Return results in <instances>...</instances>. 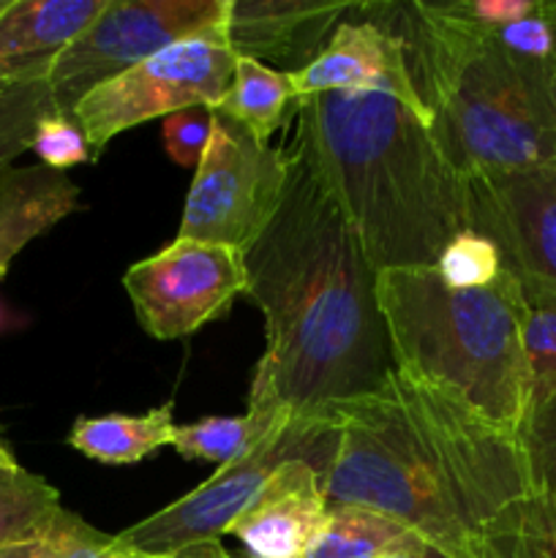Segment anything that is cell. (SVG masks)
I'll return each instance as SVG.
<instances>
[{"instance_id": "1", "label": "cell", "mask_w": 556, "mask_h": 558, "mask_svg": "<svg viewBox=\"0 0 556 558\" xmlns=\"http://www.w3.org/2000/svg\"><path fill=\"white\" fill-rule=\"evenodd\" d=\"M243 262L245 298L265 316L249 403L325 420L396 371L376 270L298 140L281 205Z\"/></svg>"}, {"instance_id": "2", "label": "cell", "mask_w": 556, "mask_h": 558, "mask_svg": "<svg viewBox=\"0 0 556 558\" xmlns=\"http://www.w3.org/2000/svg\"><path fill=\"white\" fill-rule=\"evenodd\" d=\"M327 417V501L385 512L447 558H478L483 529L532 494L518 434L403 371Z\"/></svg>"}, {"instance_id": "3", "label": "cell", "mask_w": 556, "mask_h": 558, "mask_svg": "<svg viewBox=\"0 0 556 558\" xmlns=\"http://www.w3.org/2000/svg\"><path fill=\"white\" fill-rule=\"evenodd\" d=\"M316 174L376 272L436 267L469 229V180L428 125L385 93H322L294 107Z\"/></svg>"}, {"instance_id": "4", "label": "cell", "mask_w": 556, "mask_h": 558, "mask_svg": "<svg viewBox=\"0 0 556 558\" xmlns=\"http://www.w3.org/2000/svg\"><path fill=\"white\" fill-rule=\"evenodd\" d=\"M363 11L403 44L431 134L463 178L556 167L554 60L507 49L463 0Z\"/></svg>"}, {"instance_id": "5", "label": "cell", "mask_w": 556, "mask_h": 558, "mask_svg": "<svg viewBox=\"0 0 556 558\" xmlns=\"http://www.w3.org/2000/svg\"><path fill=\"white\" fill-rule=\"evenodd\" d=\"M376 300L396 371L461 398L499 428L521 434L532 407L523 347V294L507 270L483 289H456L436 267L376 272Z\"/></svg>"}, {"instance_id": "6", "label": "cell", "mask_w": 556, "mask_h": 558, "mask_svg": "<svg viewBox=\"0 0 556 558\" xmlns=\"http://www.w3.org/2000/svg\"><path fill=\"white\" fill-rule=\"evenodd\" d=\"M338 430L330 417L303 420L287 414L249 456L216 469L207 483L180 496L164 510L120 532V543L145 556H169L189 545L221 539L232 532L234 521L254 505L267 480L292 458L314 463L325 480L336 450Z\"/></svg>"}, {"instance_id": "7", "label": "cell", "mask_w": 556, "mask_h": 558, "mask_svg": "<svg viewBox=\"0 0 556 558\" xmlns=\"http://www.w3.org/2000/svg\"><path fill=\"white\" fill-rule=\"evenodd\" d=\"M238 52L227 25L183 38L136 69L114 76L76 104L71 118L85 131L93 156L134 125L191 107L216 109L232 87Z\"/></svg>"}, {"instance_id": "8", "label": "cell", "mask_w": 556, "mask_h": 558, "mask_svg": "<svg viewBox=\"0 0 556 558\" xmlns=\"http://www.w3.org/2000/svg\"><path fill=\"white\" fill-rule=\"evenodd\" d=\"M289 178V153L213 109V131L194 169L178 238L245 251L276 216Z\"/></svg>"}, {"instance_id": "9", "label": "cell", "mask_w": 556, "mask_h": 558, "mask_svg": "<svg viewBox=\"0 0 556 558\" xmlns=\"http://www.w3.org/2000/svg\"><path fill=\"white\" fill-rule=\"evenodd\" d=\"M229 0H107L101 14L55 60L47 76L52 107L76 104L183 38L227 25Z\"/></svg>"}, {"instance_id": "10", "label": "cell", "mask_w": 556, "mask_h": 558, "mask_svg": "<svg viewBox=\"0 0 556 558\" xmlns=\"http://www.w3.org/2000/svg\"><path fill=\"white\" fill-rule=\"evenodd\" d=\"M123 287L147 336L158 341L189 338L245 294L243 251L174 238L158 254L134 262Z\"/></svg>"}, {"instance_id": "11", "label": "cell", "mask_w": 556, "mask_h": 558, "mask_svg": "<svg viewBox=\"0 0 556 558\" xmlns=\"http://www.w3.org/2000/svg\"><path fill=\"white\" fill-rule=\"evenodd\" d=\"M469 229L499 248L523 298H556V167L469 180Z\"/></svg>"}, {"instance_id": "12", "label": "cell", "mask_w": 556, "mask_h": 558, "mask_svg": "<svg viewBox=\"0 0 556 558\" xmlns=\"http://www.w3.org/2000/svg\"><path fill=\"white\" fill-rule=\"evenodd\" d=\"M298 101L322 93H385L407 104L431 129L420 93L409 74L407 52L398 36L374 20L338 22L322 52L292 74Z\"/></svg>"}, {"instance_id": "13", "label": "cell", "mask_w": 556, "mask_h": 558, "mask_svg": "<svg viewBox=\"0 0 556 558\" xmlns=\"http://www.w3.org/2000/svg\"><path fill=\"white\" fill-rule=\"evenodd\" d=\"M327 510L322 472L305 458H292L267 480L229 534L243 545L240 558H303Z\"/></svg>"}, {"instance_id": "14", "label": "cell", "mask_w": 556, "mask_h": 558, "mask_svg": "<svg viewBox=\"0 0 556 558\" xmlns=\"http://www.w3.org/2000/svg\"><path fill=\"white\" fill-rule=\"evenodd\" d=\"M352 9L325 0H229L227 38L243 58L273 60L294 74L322 52Z\"/></svg>"}, {"instance_id": "15", "label": "cell", "mask_w": 556, "mask_h": 558, "mask_svg": "<svg viewBox=\"0 0 556 558\" xmlns=\"http://www.w3.org/2000/svg\"><path fill=\"white\" fill-rule=\"evenodd\" d=\"M107 0H11L0 14V85L47 82L55 60Z\"/></svg>"}, {"instance_id": "16", "label": "cell", "mask_w": 556, "mask_h": 558, "mask_svg": "<svg viewBox=\"0 0 556 558\" xmlns=\"http://www.w3.org/2000/svg\"><path fill=\"white\" fill-rule=\"evenodd\" d=\"M80 196L69 174L41 163L0 172V278L27 243L80 210Z\"/></svg>"}, {"instance_id": "17", "label": "cell", "mask_w": 556, "mask_h": 558, "mask_svg": "<svg viewBox=\"0 0 556 558\" xmlns=\"http://www.w3.org/2000/svg\"><path fill=\"white\" fill-rule=\"evenodd\" d=\"M431 548L414 529L385 512L354 505H330L319 534L303 558H407Z\"/></svg>"}, {"instance_id": "18", "label": "cell", "mask_w": 556, "mask_h": 558, "mask_svg": "<svg viewBox=\"0 0 556 558\" xmlns=\"http://www.w3.org/2000/svg\"><path fill=\"white\" fill-rule=\"evenodd\" d=\"M174 403L167 401L145 414H104L80 417L69 434V445L104 466H131L156 456L174 439Z\"/></svg>"}, {"instance_id": "19", "label": "cell", "mask_w": 556, "mask_h": 558, "mask_svg": "<svg viewBox=\"0 0 556 558\" xmlns=\"http://www.w3.org/2000/svg\"><path fill=\"white\" fill-rule=\"evenodd\" d=\"M294 107L298 96H294L292 74L238 54L232 87L216 109L243 125L259 142H267L281 129L287 114L294 112Z\"/></svg>"}, {"instance_id": "20", "label": "cell", "mask_w": 556, "mask_h": 558, "mask_svg": "<svg viewBox=\"0 0 556 558\" xmlns=\"http://www.w3.org/2000/svg\"><path fill=\"white\" fill-rule=\"evenodd\" d=\"M287 414L276 403H249L243 417H205L200 423L178 425L172 447L185 461L216 463L218 469L249 456Z\"/></svg>"}, {"instance_id": "21", "label": "cell", "mask_w": 556, "mask_h": 558, "mask_svg": "<svg viewBox=\"0 0 556 558\" xmlns=\"http://www.w3.org/2000/svg\"><path fill=\"white\" fill-rule=\"evenodd\" d=\"M478 558H556V507L529 494L483 529Z\"/></svg>"}, {"instance_id": "22", "label": "cell", "mask_w": 556, "mask_h": 558, "mask_svg": "<svg viewBox=\"0 0 556 558\" xmlns=\"http://www.w3.org/2000/svg\"><path fill=\"white\" fill-rule=\"evenodd\" d=\"M0 558H161L136 554L118 534H104L76 512L60 510L47 526L16 543L3 545Z\"/></svg>"}, {"instance_id": "23", "label": "cell", "mask_w": 556, "mask_h": 558, "mask_svg": "<svg viewBox=\"0 0 556 558\" xmlns=\"http://www.w3.org/2000/svg\"><path fill=\"white\" fill-rule=\"evenodd\" d=\"M58 488L27 469H0V548L47 526L58 512Z\"/></svg>"}, {"instance_id": "24", "label": "cell", "mask_w": 556, "mask_h": 558, "mask_svg": "<svg viewBox=\"0 0 556 558\" xmlns=\"http://www.w3.org/2000/svg\"><path fill=\"white\" fill-rule=\"evenodd\" d=\"M518 439L527 458L532 494L556 507V390L532 401Z\"/></svg>"}, {"instance_id": "25", "label": "cell", "mask_w": 556, "mask_h": 558, "mask_svg": "<svg viewBox=\"0 0 556 558\" xmlns=\"http://www.w3.org/2000/svg\"><path fill=\"white\" fill-rule=\"evenodd\" d=\"M52 109L47 82L14 85L0 96V172L14 167L16 158L31 150L38 118Z\"/></svg>"}, {"instance_id": "26", "label": "cell", "mask_w": 556, "mask_h": 558, "mask_svg": "<svg viewBox=\"0 0 556 558\" xmlns=\"http://www.w3.org/2000/svg\"><path fill=\"white\" fill-rule=\"evenodd\" d=\"M501 270L505 267H501L499 248L472 229L456 234L436 262V272L442 276V281L456 289L488 287L501 276Z\"/></svg>"}, {"instance_id": "27", "label": "cell", "mask_w": 556, "mask_h": 558, "mask_svg": "<svg viewBox=\"0 0 556 558\" xmlns=\"http://www.w3.org/2000/svg\"><path fill=\"white\" fill-rule=\"evenodd\" d=\"M523 347L532 374V401L556 390V298H523Z\"/></svg>"}, {"instance_id": "28", "label": "cell", "mask_w": 556, "mask_h": 558, "mask_svg": "<svg viewBox=\"0 0 556 558\" xmlns=\"http://www.w3.org/2000/svg\"><path fill=\"white\" fill-rule=\"evenodd\" d=\"M31 150L36 153L41 167L55 169V172H65V169L96 158L80 123L69 114H60L55 107L38 118L36 129H33Z\"/></svg>"}, {"instance_id": "29", "label": "cell", "mask_w": 556, "mask_h": 558, "mask_svg": "<svg viewBox=\"0 0 556 558\" xmlns=\"http://www.w3.org/2000/svg\"><path fill=\"white\" fill-rule=\"evenodd\" d=\"M213 131V109L191 107L164 118V150L178 167L196 169Z\"/></svg>"}, {"instance_id": "30", "label": "cell", "mask_w": 556, "mask_h": 558, "mask_svg": "<svg viewBox=\"0 0 556 558\" xmlns=\"http://www.w3.org/2000/svg\"><path fill=\"white\" fill-rule=\"evenodd\" d=\"M463 5L478 25L496 33L532 16L540 9V0H463Z\"/></svg>"}, {"instance_id": "31", "label": "cell", "mask_w": 556, "mask_h": 558, "mask_svg": "<svg viewBox=\"0 0 556 558\" xmlns=\"http://www.w3.org/2000/svg\"><path fill=\"white\" fill-rule=\"evenodd\" d=\"M496 38H499L507 49H512V52L518 54H529V58H551V36L540 9L534 11L532 16H527V20L516 22V25H507L501 27V31H496Z\"/></svg>"}, {"instance_id": "32", "label": "cell", "mask_w": 556, "mask_h": 558, "mask_svg": "<svg viewBox=\"0 0 556 558\" xmlns=\"http://www.w3.org/2000/svg\"><path fill=\"white\" fill-rule=\"evenodd\" d=\"M161 558H238V556L229 554V550L221 545V539H207V543L189 545V548H180L174 550V554L161 556Z\"/></svg>"}, {"instance_id": "33", "label": "cell", "mask_w": 556, "mask_h": 558, "mask_svg": "<svg viewBox=\"0 0 556 558\" xmlns=\"http://www.w3.org/2000/svg\"><path fill=\"white\" fill-rule=\"evenodd\" d=\"M540 14H543L551 36V60L556 63V0H540Z\"/></svg>"}, {"instance_id": "34", "label": "cell", "mask_w": 556, "mask_h": 558, "mask_svg": "<svg viewBox=\"0 0 556 558\" xmlns=\"http://www.w3.org/2000/svg\"><path fill=\"white\" fill-rule=\"evenodd\" d=\"M16 466H20V463H16L14 452H11L9 447H5L3 441H0V469H16Z\"/></svg>"}, {"instance_id": "35", "label": "cell", "mask_w": 556, "mask_h": 558, "mask_svg": "<svg viewBox=\"0 0 556 558\" xmlns=\"http://www.w3.org/2000/svg\"><path fill=\"white\" fill-rule=\"evenodd\" d=\"M407 558H447V556H442L439 550H428V554H423V556H407Z\"/></svg>"}, {"instance_id": "36", "label": "cell", "mask_w": 556, "mask_h": 558, "mask_svg": "<svg viewBox=\"0 0 556 558\" xmlns=\"http://www.w3.org/2000/svg\"><path fill=\"white\" fill-rule=\"evenodd\" d=\"M9 3H11V0H0V14H3V11L9 9Z\"/></svg>"}, {"instance_id": "37", "label": "cell", "mask_w": 556, "mask_h": 558, "mask_svg": "<svg viewBox=\"0 0 556 558\" xmlns=\"http://www.w3.org/2000/svg\"><path fill=\"white\" fill-rule=\"evenodd\" d=\"M11 87H14V85H11ZM5 90H9V87H5V85H0V96H3Z\"/></svg>"}, {"instance_id": "38", "label": "cell", "mask_w": 556, "mask_h": 558, "mask_svg": "<svg viewBox=\"0 0 556 558\" xmlns=\"http://www.w3.org/2000/svg\"><path fill=\"white\" fill-rule=\"evenodd\" d=\"M238 558H240V556H238Z\"/></svg>"}]
</instances>
